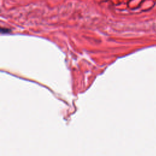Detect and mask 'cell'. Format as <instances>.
<instances>
[{
    "label": "cell",
    "mask_w": 156,
    "mask_h": 156,
    "mask_svg": "<svg viewBox=\"0 0 156 156\" xmlns=\"http://www.w3.org/2000/svg\"><path fill=\"white\" fill-rule=\"evenodd\" d=\"M11 31L9 29H6V28H1V33L2 34H8L10 33Z\"/></svg>",
    "instance_id": "cell-1"
}]
</instances>
